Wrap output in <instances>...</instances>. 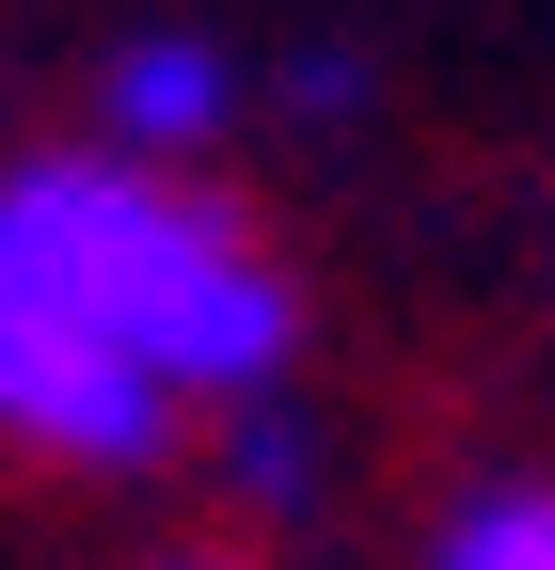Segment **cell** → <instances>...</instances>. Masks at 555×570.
Listing matches in <instances>:
<instances>
[{"instance_id": "obj_1", "label": "cell", "mask_w": 555, "mask_h": 570, "mask_svg": "<svg viewBox=\"0 0 555 570\" xmlns=\"http://www.w3.org/2000/svg\"><path fill=\"white\" fill-rule=\"evenodd\" d=\"M0 269L48 285L64 317H96L127 365H159L191 412L286 396L302 365V285L223 190H191L175 159H17L0 175Z\"/></svg>"}, {"instance_id": "obj_2", "label": "cell", "mask_w": 555, "mask_h": 570, "mask_svg": "<svg viewBox=\"0 0 555 570\" xmlns=\"http://www.w3.org/2000/svg\"><path fill=\"white\" fill-rule=\"evenodd\" d=\"M175 428H191V396L159 365H127L96 317H64L48 285L0 269V444H32L64 475H159Z\"/></svg>"}, {"instance_id": "obj_3", "label": "cell", "mask_w": 555, "mask_h": 570, "mask_svg": "<svg viewBox=\"0 0 555 570\" xmlns=\"http://www.w3.org/2000/svg\"><path fill=\"white\" fill-rule=\"evenodd\" d=\"M223 127H238V63L206 32H127L96 63V142H127V159H191Z\"/></svg>"}, {"instance_id": "obj_4", "label": "cell", "mask_w": 555, "mask_h": 570, "mask_svg": "<svg viewBox=\"0 0 555 570\" xmlns=\"http://www.w3.org/2000/svg\"><path fill=\"white\" fill-rule=\"evenodd\" d=\"M429 570H555V475H476L429 539Z\"/></svg>"}, {"instance_id": "obj_5", "label": "cell", "mask_w": 555, "mask_h": 570, "mask_svg": "<svg viewBox=\"0 0 555 570\" xmlns=\"http://www.w3.org/2000/svg\"><path fill=\"white\" fill-rule=\"evenodd\" d=\"M223 491H238L254 523H302V508H318V444L286 428V396H238V412H223Z\"/></svg>"}, {"instance_id": "obj_6", "label": "cell", "mask_w": 555, "mask_h": 570, "mask_svg": "<svg viewBox=\"0 0 555 570\" xmlns=\"http://www.w3.org/2000/svg\"><path fill=\"white\" fill-rule=\"evenodd\" d=\"M144 570H270V554H238V539H175V554H144Z\"/></svg>"}]
</instances>
